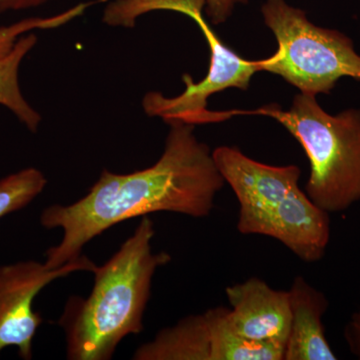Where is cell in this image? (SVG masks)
Wrapping results in <instances>:
<instances>
[{
	"label": "cell",
	"mask_w": 360,
	"mask_h": 360,
	"mask_svg": "<svg viewBox=\"0 0 360 360\" xmlns=\"http://www.w3.org/2000/svg\"><path fill=\"white\" fill-rule=\"evenodd\" d=\"M155 233L153 220L146 215L120 250L94 269L89 297L68 300L59 321L68 359H112L125 336L141 333L156 269L170 262L168 253H153Z\"/></svg>",
	"instance_id": "cell-2"
},
{
	"label": "cell",
	"mask_w": 360,
	"mask_h": 360,
	"mask_svg": "<svg viewBox=\"0 0 360 360\" xmlns=\"http://www.w3.org/2000/svg\"><path fill=\"white\" fill-rule=\"evenodd\" d=\"M227 319L233 333L252 341L285 345L291 322L288 290H274L258 277L227 286Z\"/></svg>",
	"instance_id": "cell-9"
},
{
	"label": "cell",
	"mask_w": 360,
	"mask_h": 360,
	"mask_svg": "<svg viewBox=\"0 0 360 360\" xmlns=\"http://www.w3.org/2000/svg\"><path fill=\"white\" fill-rule=\"evenodd\" d=\"M262 14L278 49L259 60L260 71L279 75L314 96L330 94L340 78L360 80V56L345 33L314 25L305 11L285 0H266Z\"/></svg>",
	"instance_id": "cell-4"
},
{
	"label": "cell",
	"mask_w": 360,
	"mask_h": 360,
	"mask_svg": "<svg viewBox=\"0 0 360 360\" xmlns=\"http://www.w3.org/2000/svg\"><path fill=\"white\" fill-rule=\"evenodd\" d=\"M37 44V37L33 33L21 37L13 51L0 60V104L8 108L32 132H37L39 129L41 115L23 96L18 72L23 59Z\"/></svg>",
	"instance_id": "cell-12"
},
{
	"label": "cell",
	"mask_w": 360,
	"mask_h": 360,
	"mask_svg": "<svg viewBox=\"0 0 360 360\" xmlns=\"http://www.w3.org/2000/svg\"><path fill=\"white\" fill-rule=\"evenodd\" d=\"M248 2L250 0H205L203 11L212 25H219L231 18L236 6Z\"/></svg>",
	"instance_id": "cell-15"
},
{
	"label": "cell",
	"mask_w": 360,
	"mask_h": 360,
	"mask_svg": "<svg viewBox=\"0 0 360 360\" xmlns=\"http://www.w3.org/2000/svg\"><path fill=\"white\" fill-rule=\"evenodd\" d=\"M46 184L44 174L33 167L0 180V219L30 205L42 193Z\"/></svg>",
	"instance_id": "cell-13"
},
{
	"label": "cell",
	"mask_w": 360,
	"mask_h": 360,
	"mask_svg": "<svg viewBox=\"0 0 360 360\" xmlns=\"http://www.w3.org/2000/svg\"><path fill=\"white\" fill-rule=\"evenodd\" d=\"M189 18L198 23L210 49V66L207 75L200 82H193L189 75L182 80L186 89L175 97H165L158 91H150L142 99L144 112L151 117H160L168 123L180 122L187 124L214 122V112L207 110V101L212 94L227 89L248 90L251 78L259 72V60L241 58L220 40L208 25L203 9L193 7Z\"/></svg>",
	"instance_id": "cell-5"
},
{
	"label": "cell",
	"mask_w": 360,
	"mask_h": 360,
	"mask_svg": "<svg viewBox=\"0 0 360 360\" xmlns=\"http://www.w3.org/2000/svg\"><path fill=\"white\" fill-rule=\"evenodd\" d=\"M212 156L238 201V231L243 236H262L277 205L300 186L302 170L295 165H265L234 146H219Z\"/></svg>",
	"instance_id": "cell-6"
},
{
	"label": "cell",
	"mask_w": 360,
	"mask_h": 360,
	"mask_svg": "<svg viewBox=\"0 0 360 360\" xmlns=\"http://www.w3.org/2000/svg\"><path fill=\"white\" fill-rule=\"evenodd\" d=\"M231 113L269 116L288 129L309 160L305 193L329 214L345 212L360 200V110L330 115L316 96L300 92L288 111L269 104Z\"/></svg>",
	"instance_id": "cell-3"
},
{
	"label": "cell",
	"mask_w": 360,
	"mask_h": 360,
	"mask_svg": "<svg viewBox=\"0 0 360 360\" xmlns=\"http://www.w3.org/2000/svg\"><path fill=\"white\" fill-rule=\"evenodd\" d=\"M49 1L51 0H0V13L34 8Z\"/></svg>",
	"instance_id": "cell-17"
},
{
	"label": "cell",
	"mask_w": 360,
	"mask_h": 360,
	"mask_svg": "<svg viewBox=\"0 0 360 360\" xmlns=\"http://www.w3.org/2000/svg\"><path fill=\"white\" fill-rule=\"evenodd\" d=\"M103 0L96 1L82 2L68 11H63L49 18H32L18 21L13 25L0 27V60L6 58L15 46L16 42L23 37L25 33L34 30H53L70 22L82 14L94 4Z\"/></svg>",
	"instance_id": "cell-14"
},
{
	"label": "cell",
	"mask_w": 360,
	"mask_h": 360,
	"mask_svg": "<svg viewBox=\"0 0 360 360\" xmlns=\"http://www.w3.org/2000/svg\"><path fill=\"white\" fill-rule=\"evenodd\" d=\"M291 322L283 360H335L324 330L329 302L304 277L293 279L290 290Z\"/></svg>",
	"instance_id": "cell-11"
},
{
	"label": "cell",
	"mask_w": 360,
	"mask_h": 360,
	"mask_svg": "<svg viewBox=\"0 0 360 360\" xmlns=\"http://www.w3.org/2000/svg\"><path fill=\"white\" fill-rule=\"evenodd\" d=\"M168 125L165 151L153 167L129 174L104 169L77 202L45 208L42 226L63 231L60 243L45 252L47 267L58 269L78 259L90 240L124 220L162 212L194 219L212 213L225 184L212 151L198 141L194 125Z\"/></svg>",
	"instance_id": "cell-1"
},
{
	"label": "cell",
	"mask_w": 360,
	"mask_h": 360,
	"mask_svg": "<svg viewBox=\"0 0 360 360\" xmlns=\"http://www.w3.org/2000/svg\"><path fill=\"white\" fill-rule=\"evenodd\" d=\"M96 265L84 255L58 269L26 260L0 267V352L15 347L21 359H32V341L42 323L33 310L37 295L56 279L72 272H94Z\"/></svg>",
	"instance_id": "cell-7"
},
{
	"label": "cell",
	"mask_w": 360,
	"mask_h": 360,
	"mask_svg": "<svg viewBox=\"0 0 360 360\" xmlns=\"http://www.w3.org/2000/svg\"><path fill=\"white\" fill-rule=\"evenodd\" d=\"M330 232L329 213L297 186L277 205L262 236L276 239L300 260L312 264L326 255Z\"/></svg>",
	"instance_id": "cell-10"
},
{
	"label": "cell",
	"mask_w": 360,
	"mask_h": 360,
	"mask_svg": "<svg viewBox=\"0 0 360 360\" xmlns=\"http://www.w3.org/2000/svg\"><path fill=\"white\" fill-rule=\"evenodd\" d=\"M343 336L349 352L360 360V305L345 324Z\"/></svg>",
	"instance_id": "cell-16"
},
{
	"label": "cell",
	"mask_w": 360,
	"mask_h": 360,
	"mask_svg": "<svg viewBox=\"0 0 360 360\" xmlns=\"http://www.w3.org/2000/svg\"><path fill=\"white\" fill-rule=\"evenodd\" d=\"M229 307L188 315L137 348L135 360H225L233 333Z\"/></svg>",
	"instance_id": "cell-8"
}]
</instances>
